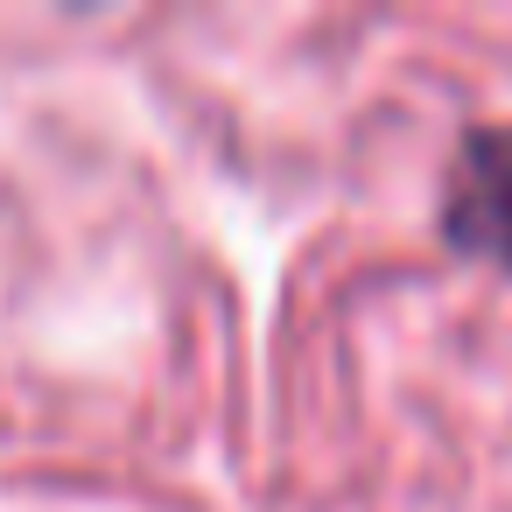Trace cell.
Returning a JSON list of instances; mask_svg holds the SVG:
<instances>
[{
    "label": "cell",
    "instance_id": "6da1fadb",
    "mask_svg": "<svg viewBox=\"0 0 512 512\" xmlns=\"http://www.w3.org/2000/svg\"><path fill=\"white\" fill-rule=\"evenodd\" d=\"M449 246L512 267V127H477L456 148L449 197H442Z\"/></svg>",
    "mask_w": 512,
    "mask_h": 512
}]
</instances>
